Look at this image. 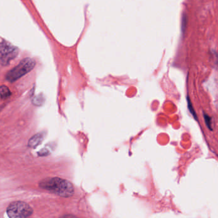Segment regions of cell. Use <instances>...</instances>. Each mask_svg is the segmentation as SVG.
I'll list each match as a JSON object with an SVG mask.
<instances>
[{"mask_svg": "<svg viewBox=\"0 0 218 218\" xmlns=\"http://www.w3.org/2000/svg\"><path fill=\"white\" fill-rule=\"evenodd\" d=\"M39 186L62 197H70L74 194V187L70 182L63 179L54 177L46 178L41 180Z\"/></svg>", "mask_w": 218, "mask_h": 218, "instance_id": "6da1fadb", "label": "cell"}, {"mask_svg": "<svg viewBox=\"0 0 218 218\" xmlns=\"http://www.w3.org/2000/svg\"><path fill=\"white\" fill-rule=\"evenodd\" d=\"M36 62L31 58H25L13 69L10 70L5 75V79L10 82H14L23 75L31 72L34 69Z\"/></svg>", "mask_w": 218, "mask_h": 218, "instance_id": "7a4b0ae2", "label": "cell"}, {"mask_svg": "<svg viewBox=\"0 0 218 218\" xmlns=\"http://www.w3.org/2000/svg\"><path fill=\"white\" fill-rule=\"evenodd\" d=\"M7 213L10 218H29L33 209L25 202H14L9 205Z\"/></svg>", "mask_w": 218, "mask_h": 218, "instance_id": "3957f363", "label": "cell"}, {"mask_svg": "<svg viewBox=\"0 0 218 218\" xmlns=\"http://www.w3.org/2000/svg\"><path fill=\"white\" fill-rule=\"evenodd\" d=\"M19 49L7 41L3 40L0 46V62L2 65L7 66L10 62L17 57Z\"/></svg>", "mask_w": 218, "mask_h": 218, "instance_id": "277c9868", "label": "cell"}, {"mask_svg": "<svg viewBox=\"0 0 218 218\" xmlns=\"http://www.w3.org/2000/svg\"><path fill=\"white\" fill-rule=\"evenodd\" d=\"M44 138V134L43 133L39 132L37 134H35L33 136L29 139L28 141V146L29 147H32V148H35V147L42 142Z\"/></svg>", "mask_w": 218, "mask_h": 218, "instance_id": "5b68a950", "label": "cell"}, {"mask_svg": "<svg viewBox=\"0 0 218 218\" xmlns=\"http://www.w3.org/2000/svg\"><path fill=\"white\" fill-rule=\"evenodd\" d=\"M0 93H1V98L2 99L8 98L11 96V92L9 88L5 85H2L0 88Z\"/></svg>", "mask_w": 218, "mask_h": 218, "instance_id": "8992f818", "label": "cell"}, {"mask_svg": "<svg viewBox=\"0 0 218 218\" xmlns=\"http://www.w3.org/2000/svg\"><path fill=\"white\" fill-rule=\"evenodd\" d=\"M44 102V98L42 95H39L33 99V104L35 106H41Z\"/></svg>", "mask_w": 218, "mask_h": 218, "instance_id": "52a82bcc", "label": "cell"}, {"mask_svg": "<svg viewBox=\"0 0 218 218\" xmlns=\"http://www.w3.org/2000/svg\"><path fill=\"white\" fill-rule=\"evenodd\" d=\"M203 117H204V120L206 123V126H207V127L209 128V129L210 131H213V129L212 127V118L210 116H209L206 113H203Z\"/></svg>", "mask_w": 218, "mask_h": 218, "instance_id": "ba28073f", "label": "cell"}, {"mask_svg": "<svg viewBox=\"0 0 218 218\" xmlns=\"http://www.w3.org/2000/svg\"><path fill=\"white\" fill-rule=\"evenodd\" d=\"M187 104H188V109H189V110L190 111L191 113L193 115V116H194V119H195L196 120L198 119L197 118V116L195 113V111H194V109H193V107L192 106V103L191 102V101H190V99L189 97V96H187Z\"/></svg>", "mask_w": 218, "mask_h": 218, "instance_id": "9c48e42d", "label": "cell"}, {"mask_svg": "<svg viewBox=\"0 0 218 218\" xmlns=\"http://www.w3.org/2000/svg\"><path fill=\"white\" fill-rule=\"evenodd\" d=\"M60 218H78L76 216H74V215H71V214H67V215H64L62 217H61Z\"/></svg>", "mask_w": 218, "mask_h": 218, "instance_id": "30bf717a", "label": "cell"}]
</instances>
